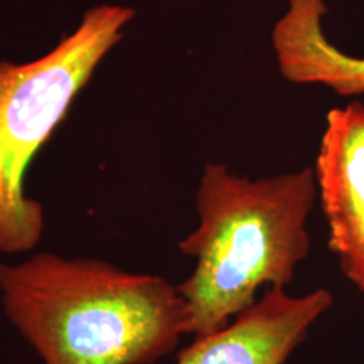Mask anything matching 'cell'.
I'll list each match as a JSON object with an SVG mask.
<instances>
[{
    "mask_svg": "<svg viewBox=\"0 0 364 364\" xmlns=\"http://www.w3.org/2000/svg\"><path fill=\"white\" fill-rule=\"evenodd\" d=\"M332 302L327 289L294 297L284 287H270L230 324L196 338L176 364H285Z\"/></svg>",
    "mask_w": 364,
    "mask_h": 364,
    "instance_id": "5b68a950",
    "label": "cell"
},
{
    "mask_svg": "<svg viewBox=\"0 0 364 364\" xmlns=\"http://www.w3.org/2000/svg\"><path fill=\"white\" fill-rule=\"evenodd\" d=\"M314 174L329 248L364 300V105L351 102L326 117Z\"/></svg>",
    "mask_w": 364,
    "mask_h": 364,
    "instance_id": "277c9868",
    "label": "cell"
},
{
    "mask_svg": "<svg viewBox=\"0 0 364 364\" xmlns=\"http://www.w3.org/2000/svg\"><path fill=\"white\" fill-rule=\"evenodd\" d=\"M317 201L314 167L248 179L221 162L204 166L196 211L199 223L179 241L196 260L179 284L191 334H213L257 302L262 287H285L311 253L307 221Z\"/></svg>",
    "mask_w": 364,
    "mask_h": 364,
    "instance_id": "7a4b0ae2",
    "label": "cell"
},
{
    "mask_svg": "<svg viewBox=\"0 0 364 364\" xmlns=\"http://www.w3.org/2000/svg\"><path fill=\"white\" fill-rule=\"evenodd\" d=\"M134 16L130 7L100 4L41 58L0 61V255L39 245L44 209L27 194V172Z\"/></svg>",
    "mask_w": 364,
    "mask_h": 364,
    "instance_id": "3957f363",
    "label": "cell"
},
{
    "mask_svg": "<svg viewBox=\"0 0 364 364\" xmlns=\"http://www.w3.org/2000/svg\"><path fill=\"white\" fill-rule=\"evenodd\" d=\"M0 302L44 364H154L191 334L179 287L98 258L0 260Z\"/></svg>",
    "mask_w": 364,
    "mask_h": 364,
    "instance_id": "6da1fadb",
    "label": "cell"
},
{
    "mask_svg": "<svg viewBox=\"0 0 364 364\" xmlns=\"http://www.w3.org/2000/svg\"><path fill=\"white\" fill-rule=\"evenodd\" d=\"M326 0H289L272 31L280 75L295 85H317L339 97L364 95V58L339 49L326 34Z\"/></svg>",
    "mask_w": 364,
    "mask_h": 364,
    "instance_id": "8992f818",
    "label": "cell"
}]
</instances>
